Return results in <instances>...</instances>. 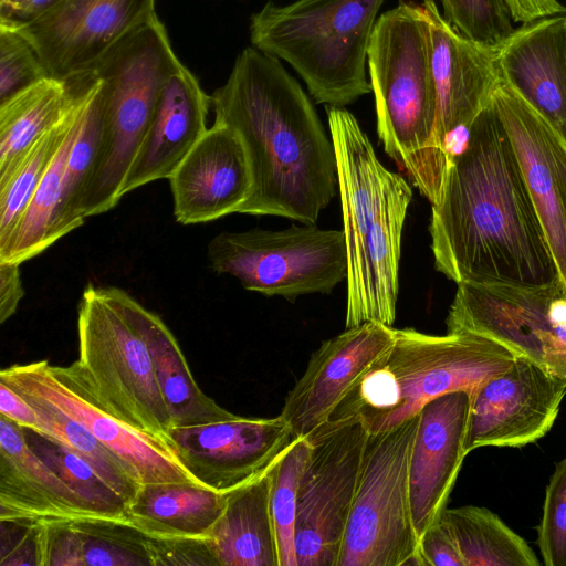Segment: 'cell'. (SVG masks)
I'll return each mask as SVG.
<instances>
[{
    "label": "cell",
    "mask_w": 566,
    "mask_h": 566,
    "mask_svg": "<svg viewBox=\"0 0 566 566\" xmlns=\"http://www.w3.org/2000/svg\"><path fill=\"white\" fill-rule=\"evenodd\" d=\"M471 396L459 390L442 395L419 411L409 461L412 521L418 537L444 510L465 458Z\"/></svg>",
    "instance_id": "ffe728a7"
},
{
    "label": "cell",
    "mask_w": 566,
    "mask_h": 566,
    "mask_svg": "<svg viewBox=\"0 0 566 566\" xmlns=\"http://www.w3.org/2000/svg\"><path fill=\"white\" fill-rule=\"evenodd\" d=\"M1 566H40L39 534L40 518L20 517L0 520Z\"/></svg>",
    "instance_id": "f35d334b"
},
{
    "label": "cell",
    "mask_w": 566,
    "mask_h": 566,
    "mask_svg": "<svg viewBox=\"0 0 566 566\" xmlns=\"http://www.w3.org/2000/svg\"><path fill=\"white\" fill-rule=\"evenodd\" d=\"M208 258L213 271L233 275L243 289L290 301L328 294L347 277L343 230L314 224L221 232L209 242Z\"/></svg>",
    "instance_id": "30bf717a"
},
{
    "label": "cell",
    "mask_w": 566,
    "mask_h": 566,
    "mask_svg": "<svg viewBox=\"0 0 566 566\" xmlns=\"http://www.w3.org/2000/svg\"><path fill=\"white\" fill-rule=\"evenodd\" d=\"M181 65L156 15L91 69L101 80L102 135L83 197L84 218L111 210L123 197L124 180L146 136L163 87Z\"/></svg>",
    "instance_id": "52a82bcc"
},
{
    "label": "cell",
    "mask_w": 566,
    "mask_h": 566,
    "mask_svg": "<svg viewBox=\"0 0 566 566\" xmlns=\"http://www.w3.org/2000/svg\"><path fill=\"white\" fill-rule=\"evenodd\" d=\"M226 505V492L198 482L142 484L126 520L156 537H207Z\"/></svg>",
    "instance_id": "4316f807"
},
{
    "label": "cell",
    "mask_w": 566,
    "mask_h": 566,
    "mask_svg": "<svg viewBox=\"0 0 566 566\" xmlns=\"http://www.w3.org/2000/svg\"><path fill=\"white\" fill-rule=\"evenodd\" d=\"M69 104L66 82L50 76L0 105V184L33 143L61 120Z\"/></svg>",
    "instance_id": "f1b7e54d"
},
{
    "label": "cell",
    "mask_w": 566,
    "mask_h": 566,
    "mask_svg": "<svg viewBox=\"0 0 566 566\" xmlns=\"http://www.w3.org/2000/svg\"><path fill=\"white\" fill-rule=\"evenodd\" d=\"M515 357L474 333L430 335L395 328L390 349L357 380L328 420L357 417L370 434L388 431L442 395L471 392L509 369Z\"/></svg>",
    "instance_id": "5b68a950"
},
{
    "label": "cell",
    "mask_w": 566,
    "mask_h": 566,
    "mask_svg": "<svg viewBox=\"0 0 566 566\" xmlns=\"http://www.w3.org/2000/svg\"><path fill=\"white\" fill-rule=\"evenodd\" d=\"M155 0H62L18 30L51 77L91 70L111 49L156 17Z\"/></svg>",
    "instance_id": "2e32d148"
},
{
    "label": "cell",
    "mask_w": 566,
    "mask_h": 566,
    "mask_svg": "<svg viewBox=\"0 0 566 566\" xmlns=\"http://www.w3.org/2000/svg\"><path fill=\"white\" fill-rule=\"evenodd\" d=\"M23 430L30 448L76 492L93 516L126 520L127 501L86 461L53 437Z\"/></svg>",
    "instance_id": "4dcf8cb0"
},
{
    "label": "cell",
    "mask_w": 566,
    "mask_h": 566,
    "mask_svg": "<svg viewBox=\"0 0 566 566\" xmlns=\"http://www.w3.org/2000/svg\"><path fill=\"white\" fill-rule=\"evenodd\" d=\"M419 549L427 566H464L458 546L442 518L420 536Z\"/></svg>",
    "instance_id": "60d3db41"
},
{
    "label": "cell",
    "mask_w": 566,
    "mask_h": 566,
    "mask_svg": "<svg viewBox=\"0 0 566 566\" xmlns=\"http://www.w3.org/2000/svg\"><path fill=\"white\" fill-rule=\"evenodd\" d=\"M467 453L482 447L522 448L549 432L566 396V380L524 356L471 392Z\"/></svg>",
    "instance_id": "9a60e30c"
},
{
    "label": "cell",
    "mask_w": 566,
    "mask_h": 566,
    "mask_svg": "<svg viewBox=\"0 0 566 566\" xmlns=\"http://www.w3.org/2000/svg\"><path fill=\"white\" fill-rule=\"evenodd\" d=\"M395 340V328L365 322L323 342L287 392L280 416L295 438H306L328 421L357 380Z\"/></svg>",
    "instance_id": "ac0fdd59"
},
{
    "label": "cell",
    "mask_w": 566,
    "mask_h": 566,
    "mask_svg": "<svg viewBox=\"0 0 566 566\" xmlns=\"http://www.w3.org/2000/svg\"><path fill=\"white\" fill-rule=\"evenodd\" d=\"M20 395L31 402L45 420L48 436L57 439L86 461L127 503L134 499L142 486L138 475L87 428L43 399Z\"/></svg>",
    "instance_id": "1f68e13d"
},
{
    "label": "cell",
    "mask_w": 566,
    "mask_h": 566,
    "mask_svg": "<svg viewBox=\"0 0 566 566\" xmlns=\"http://www.w3.org/2000/svg\"><path fill=\"white\" fill-rule=\"evenodd\" d=\"M431 39V63L437 88L436 142L450 157V143L465 133L491 104L500 81L495 46L473 41L455 29L434 0H423Z\"/></svg>",
    "instance_id": "d6986e66"
},
{
    "label": "cell",
    "mask_w": 566,
    "mask_h": 566,
    "mask_svg": "<svg viewBox=\"0 0 566 566\" xmlns=\"http://www.w3.org/2000/svg\"><path fill=\"white\" fill-rule=\"evenodd\" d=\"M93 516L82 499L28 444L24 430L0 415V520Z\"/></svg>",
    "instance_id": "cb8c5ba5"
},
{
    "label": "cell",
    "mask_w": 566,
    "mask_h": 566,
    "mask_svg": "<svg viewBox=\"0 0 566 566\" xmlns=\"http://www.w3.org/2000/svg\"><path fill=\"white\" fill-rule=\"evenodd\" d=\"M46 77L50 74L28 39L0 27V105Z\"/></svg>",
    "instance_id": "8d00e7d4"
},
{
    "label": "cell",
    "mask_w": 566,
    "mask_h": 566,
    "mask_svg": "<svg viewBox=\"0 0 566 566\" xmlns=\"http://www.w3.org/2000/svg\"><path fill=\"white\" fill-rule=\"evenodd\" d=\"M347 252L345 327L392 326L399 291L401 238L412 190L378 159L356 117L326 106Z\"/></svg>",
    "instance_id": "3957f363"
},
{
    "label": "cell",
    "mask_w": 566,
    "mask_h": 566,
    "mask_svg": "<svg viewBox=\"0 0 566 566\" xmlns=\"http://www.w3.org/2000/svg\"><path fill=\"white\" fill-rule=\"evenodd\" d=\"M512 20L526 23L541 18L564 14L566 8L558 0H504Z\"/></svg>",
    "instance_id": "f6af8a7d"
},
{
    "label": "cell",
    "mask_w": 566,
    "mask_h": 566,
    "mask_svg": "<svg viewBox=\"0 0 566 566\" xmlns=\"http://www.w3.org/2000/svg\"><path fill=\"white\" fill-rule=\"evenodd\" d=\"M270 469L226 492L224 509L208 535L219 566H280Z\"/></svg>",
    "instance_id": "484cf974"
},
{
    "label": "cell",
    "mask_w": 566,
    "mask_h": 566,
    "mask_svg": "<svg viewBox=\"0 0 566 566\" xmlns=\"http://www.w3.org/2000/svg\"><path fill=\"white\" fill-rule=\"evenodd\" d=\"M564 24H565V60H566V13L564 14Z\"/></svg>",
    "instance_id": "bcb514c9"
},
{
    "label": "cell",
    "mask_w": 566,
    "mask_h": 566,
    "mask_svg": "<svg viewBox=\"0 0 566 566\" xmlns=\"http://www.w3.org/2000/svg\"><path fill=\"white\" fill-rule=\"evenodd\" d=\"M62 0H0V27L19 29L51 10Z\"/></svg>",
    "instance_id": "7bdbcfd3"
},
{
    "label": "cell",
    "mask_w": 566,
    "mask_h": 566,
    "mask_svg": "<svg viewBox=\"0 0 566 566\" xmlns=\"http://www.w3.org/2000/svg\"><path fill=\"white\" fill-rule=\"evenodd\" d=\"M20 264L0 261V323L9 319L18 308L24 290L20 277Z\"/></svg>",
    "instance_id": "ee69618b"
},
{
    "label": "cell",
    "mask_w": 566,
    "mask_h": 566,
    "mask_svg": "<svg viewBox=\"0 0 566 566\" xmlns=\"http://www.w3.org/2000/svg\"><path fill=\"white\" fill-rule=\"evenodd\" d=\"M211 96L184 64L168 77L124 180L122 196L148 182L170 178L207 132Z\"/></svg>",
    "instance_id": "603a6c76"
},
{
    "label": "cell",
    "mask_w": 566,
    "mask_h": 566,
    "mask_svg": "<svg viewBox=\"0 0 566 566\" xmlns=\"http://www.w3.org/2000/svg\"><path fill=\"white\" fill-rule=\"evenodd\" d=\"M440 1L447 20L473 41L496 46L514 30L504 0Z\"/></svg>",
    "instance_id": "d590c367"
},
{
    "label": "cell",
    "mask_w": 566,
    "mask_h": 566,
    "mask_svg": "<svg viewBox=\"0 0 566 566\" xmlns=\"http://www.w3.org/2000/svg\"><path fill=\"white\" fill-rule=\"evenodd\" d=\"M0 415L23 428L49 433L45 420L32 403L2 380H0Z\"/></svg>",
    "instance_id": "b9f144b4"
},
{
    "label": "cell",
    "mask_w": 566,
    "mask_h": 566,
    "mask_svg": "<svg viewBox=\"0 0 566 566\" xmlns=\"http://www.w3.org/2000/svg\"><path fill=\"white\" fill-rule=\"evenodd\" d=\"M101 135L102 94L99 83L88 101L81 128L66 160L56 229L59 239L81 227L85 220L82 214V202L94 170Z\"/></svg>",
    "instance_id": "836d02e7"
},
{
    "label": "cell",
    "mask_w": 566,
    "mask_h": 566,
    "mask_svg": "<svg viewBox=\"0 0 566 566\" xmlns=\"http://www.w3.org/2000/svg\"><path fill=\"white\" fill-rule=\"evenodd\" d=\"M367 65L385 151L431 206L438 203L450 156L436 142L438 98L422 6L400 1L378 17Z\"/></svg>",
    "instance_id": "277c9868"
},
{
    "label": "cell",
    "mask_w": 566,
    "mask_h": 566,
    "mask_svg": "<svg viewBox=\"0 0 566 566\" xmlns=\"http://www.w3.org/2000/svg\"><path fill=\"white\" fill-rule=\"evenodd\" d=\"M0 380L78 421L126 463L142 484L196 482L164 441L127 426L109 411L80 360L69 366H52L46 360L13 365L1 370Z\"/></svg>",
    "instance_id": "4fadbf2b"
},
{
    "label": "cell",
    "mask_w": 566,
    "mask_h": 566,
    "mask_svg": "<svg viewBox=\"0 0 566 566\" xmlns=\"http://www.w3.org/2000/svg\"><path fill=\"white\" fill-rule=\"evenodd\" d=\"M564 14L522 23L495 46V54L500 76L566 142Z\"/></svg>",
    "instance_id": "7402d4cb"
},
{
    "label": "cell",
    "mask_w": 566,
    "mask_h": 566,
    "mask_svg": "<svg viewBox=\"0 0 566 566\" xmlns=\"http://www.w3.org/2000/svg\"><path fill=\"white\" fill-rule=\"evenodd\" d=\"M431 208L434 268L457 284L537 287L562 280L492 104L452 153L440 200Z\"/></svg>",
    "instance_id": "6da1fadb"
},
{
    "label": "cell",
    "mask_w": 566,
    "mask_h": 566,
    "mask_svg": "<svg viewBox=\"0 0 566 566\" xmlns=\"http://www.w3.org/2000/svg\"><path fill=\"white\" fill-rule=\"evenodd\" d=\"M385 0L268 1L251 15L258 50L287 62L317 104L344 107L371 92L366 66Z\"/></svg>",
    "instance_id": "8992f818"
},
{
    "label": "cell",
    "mask_w": 566,
    "mask_h": 566,
    "mask_svg": "<svg viewBox=\"0 0 566 566\" xmlns=\"http://www.w3.org/2000/svg\"><path fill=\"white\" fill-rule=\"evenodd\" d=\"M122 304L147 344L172 427L205 424L232 416L199 388L177 339L161 318L123 290Z\"/></svg>",
    "instance_id": "d4e9b609"
},
{
    "label": "cell",
    "mask_w": 566,
    "mask_h": 566,
    "mask_svg": "<svg viewBox=\"0 0 566 566\" xmlns=\"http://www.w3.org/2000/svg\"><path fill=\"white\" fill-rule=\"evenodd\" d=\"M537 545L545 566H566V455L546 486Z\"/></svg>",
    "instance_id": "74e56055"
},
{
    "label": "cell",
    "mask_w": 566,
    "mask_h": 566,
    "mask_svg": "<svg viewBox=\"0 0 566 566\" xmlns=\"http://www.w3.org/2000/svg\"><path fill=\"white\" fill-rule=\"evenodd\" d=\"M99 83L94 72L93 78L81 97L69 134L48 167L10 239L0 248V261L21 264L39 255L59 240L56 229L66 160L81 128L88 101Z\"/></svg>",
    "instance_id": "83f0119b"
},
{
    "label": "cell",
    "mask_w": 566,
    "mask_h": 566,
    "mask_svg": "<svg viewBox=\"0 0 566 566\" xmlns=\"http://www.w3.org/2000/svg\"><path fill=\"white\" fill-rule=\"evenodd\" d=\"M81 546L83 566H153L150 536L126 520L70 518Z\"/></svg>",
    "instance_id": "d6a6232c"
},
{
    "label": "cell",
    "mask_w": 566,
    "mask_h": 566,
    "mask_svg": "<svg viewBox=\"0 0 566 566\" xmlns=\"http://www.w3.org/2000/svg\"><path fill=\"white\" fill-rule=\"evenodd\" d=\"M441 518L458 546L464 566L542 564L524 538L484 506L447 507Z\"/></svg>",
    "instance_id": "f546056e"
},
{
    "label": "cell",
    "mask_w": 566,
    "mask_h": 566,
    "mask_svg": "<svg viewBox=\"0 0 566 566\" xmlns=\"http://www.w3.org/2000/svg\"><path fill=\"white\" fill-rule=\"evenodd\" d=\"M216 122L238 132L252 188L239 213L315 224L338 188L335 149L301 84L254 46L237 57L211 96Z\"/></svg>",
    "instance_id": "7a4b0ae2"
},
{
    "label": "cell",
    "mask_w": 566,
    "mask_h": 566,
    "mask_svg": "<svg viewBox=\"0 0 566 566\" xmlns=\"http://www.w3.org/2000/svg\"><path fill=\"white\" fill-rule=\"evenodd\" d=\"M77 333L78 360L109 411L166 443L172 416L147 344L125 313L122 290L86 286L78 306Z\"/></svg>",
    "instance_id": "ba28073f"
},
{
    "label": "cell",
    "mask_w": 566,
    "mask_h": 566,
    "mask_svg": "<svg viewBox=\"0 0 566 566\" xmlns=\"http://www.w3.org/2000/svg\"><path fill=\"white\" fill-rule=\"evenodd\" d=\"M566 284V142L501 76L491 98Z\"/></svg>",
    "instance_id": "e0dca14e"
},
{
    "label": "cell",
    "mask_w": 566,
    "mask_h": 566,
    "mask_svg": "<svg viewBox=\"0 0 566 566\" xmlns=\"http://www.w3.org/2000/svg\"><path fill=\"white\" fill-rule=\"evenodd\" d=\"M311 444L297 438L270 469V509L275 528L280 566H297L295 524L298 483Z\"/></svg>",
    "instance_id": "e575fe53"
},
{
    "label": "cell",
    "mask_w": 566,
    "mask_h": 566,
    "mask_svg": "<svg viewBox=\"0 0 566 566\" xmlns=\"http://www.w3.org/2000/svg\"><path fill=\"white\" fill-rule=\"evenodd\" d=\"M295 439L280 415L232 413L205 424L171 427L166 443L196 482L224 493L265 473Z\"/></svg>",
    "instance_id": "5bb4252c"
},
{
    "label": "cell",
    "mask_w": 566,
    "mask_h": 566,
    "mask_svg": "<svg viewBox=\"0 0 566 566\" xmlns=\"http://www.w3.org/2000/svg\"><path fill=\"white\" fill-rule=\"evenodd\" d=\"M419 418L369 433L337 566H405L419 551L409 492Z\"/></svg>",
    "instance_id": "9c48e42d"
},
{
    "label": "cell",
    "mask_w": 566,
    "mask_h": 566,
    "mask_svg": "<svg viewBox=\"0 0 566 566\" xmlns=\"http://www.w3.org/2000/svg\"><path fill=\"white\" fill-rule=\"evenodd\" d=\"M168 180L179 223L208 222L238 212L252 188L242 138L232 127L214 120Z\"/></svg>",
    "instance_id": "44dd1931"
},
{
    "label": "cell",
    "mask_w": 566,
    "mask_h": 566,
    "mask_svg": "<svg viewBox=\"0 0 566 566\" xmlns=\"http://www.w3.org/2000/svg\"><path fill=\"white\" fill-rule=\"evenodd\" d=\"M150 536V535H149ZM153 566H219L212 544L207 537L150 536Z\"/></svg>",
    "instance_id": "ab89813d"
},
{
    "label": "cell",
    "mask_w": 566,
    "mask_h": 566,
    "mask_svg": "<svg viewBox=\"0 0 566 566\" xmlns=\"http://www.w3.org/2000/svg\"><path fill=\"white\" fill-rule=\"evenodd\" d=\"M368 431L357 417L331 419L311 444L297 491V566H337L355 500Z\"/></svg>",
    "instance_id": "8fae6325"
},
{
    "label": "cell",
    "mask_w": 566,
    "mask_h": 566,
    "mask_svg": "<svg viewBox=\"0 0 566 566\" xmlns=\"http://www.w3.org/2000/svg\"><path fill=\"white\" fill-rule=\"evenodd\" d=\"M447 333L489 337L566 380V284L524 287L459 283Z\"/></svg>",
    "instance_id": "7c38bea8"
}]
</instances>
